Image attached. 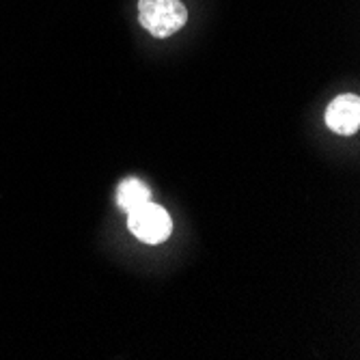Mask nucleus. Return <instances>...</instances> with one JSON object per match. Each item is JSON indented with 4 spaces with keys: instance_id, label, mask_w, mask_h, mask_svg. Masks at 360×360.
Masks as SVG:
<instances>
[{
    "instance_id": "obj_1",
    "label": "nucleus",
    "mask_w": 360,
    "mask_h": 360,
    "mask_svg": "<svg viewBox=\"0 0 360 360\" xmlns=\"http://www.w3.org/2000/svg\"><path fill=\"white\" fill-rule=\"evenodd\" d=\"M139 20L153 37H171L188 20L181 0H139Z\"/></svg>"
},
{
    "instance_id": "obj_2",
    "label": "nucleus",
    "mask_w": 360,
    "mask_h": 360,
    "mask_svg": "<svg viewBox=\"0 0 360 360\" xmlns=\"http://www.w3.org/2000/svg\"><path fill=\"white\" fill-rule=\"evenodd\" d=\"M127 229L145 244H162L173 233V220L162 205L147 201L141 207L127 212Z\"/></svg>"
},
{
    "instance_id": "obj_3",
    "label": "nucleus",
    "mask_w": 360,
    "mask_h": 360,
    "mask_svg": "<svg viewBox=\"0 0 360 360\" xmlns=\"http://www.w3.org/2000/svg\"><path fill=\"white\" fill-rule=\"evenodd\" d=\"M326 125H328L335 134L349 136L356 134L360 127V100L356 95H339L326 108Z\"/></svg>"
},
{
    "instance_id": "obj_4",
    "label": "nucleus",
    "mask_w": 360,
    "mask_h": 360,
    "mask_svg": "<svg viewBox=\"0 0 360 360\" xmlns=\"http://www.w3.org/2000/svg\"><path fill=\"white\" fill-rule=\"evenodd\" d=\"M151 201V192L141 179H125L117 188V205L123 212H132L143 203Z\"/></svg>"
}]
</instances>
